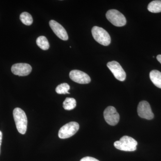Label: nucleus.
Returning <instances> with one entry per match:
<instances>
[{
    "instance_id": "ddd939ff",
    "label": "nucleus",
    "mask_w": 161,
    "mask_h": 161,
    "mask_svg": "<svg viewBox=\"0 0 161 161\" xmlns=\"http://www.w3.org/2000/svg\"><path fill=\"white\" fill-rule=\"evenodd\" d=\"M148 10L151 13H157L161 12V1L156 0L149 3L148 6Z\"/></svg>"
},
{
    "instance_id": "9b49d317",
    "label": "nucleus",
    "mask_w": 161,
    "mask_h": 161,
    "mask_svg": "<svg viewBox=\"0 0 161 161\" xmlns=\"http://www.w3.org/2000/svg\"><path fill=\"white\" fill-rule=\"evenodd\" d=\"M49 26L58 38L64 41L68 40V36L66 30L60 23L55 20H52L50 21Z\"/></svg>"
},
{
    "instance_id": "20e7f679",
    "label": "nucleus",
    "mask_w": 161,
    "mask_h": 161,
    "mask_svg": "<svg viewBox=\"0 0 161 161\" xmlns=\"http://www.w3.org/2000/svg\"><path fill=\"white\" fill-rule=\"evenodd\" d=\"M107 19L113 25L118 27L125 26L126 24V19L122 14L116 9H110L106 14Z\"/></svg>"
},
{
    "instance_id": "f3484780",
    "label": "nucleus",
    "mask_w": 161,
    "mask_h": 161,
    "mask_svg": "<svg viewBox=\"0 0 161 161\" xmlns=\"http://www.w3.org/2000/svg\"><path fill=\"white\" fill-rule=\"evenodd\" d=\"M69 89V86L67 83H63L60 84L57 87L56 92L58 94H69L68 92Z\"/></svg>"
},
{
    "instance_id": "dca6fc26",
    "label": "nucleus",
    "mask_w": 161,
    "mask_h": 161,
    "mask_svg": "<svg viewBox=\"0 0 161 161\" xmlns=\"http://www.w3.org/2000/svg\"><path fill=\"white\" fill-rule=\"evenodd\" d=\"M20 19L23 24L26 26L31 25L33 23V18L31 15L26 12L22 13L20 14Z\"/></svg>"
},
{
    "instance_id": "6e6552de",
    "label": "nucleus",
    "mask_w": 161,
    "mask_h": 161,
    "mask_svg": "<svg viewBox=\"0 0 161 161\" xmlns=\"http://www.w3.org/2000/svg\"><path fill=\"white\" fill-rule=\"evenodd\" d=\"M137 113L141 118L148 120L153 119L154 117L150 104L146 101H142L138 104Z\"/></svg>"
},
{
    "instance_id": "2eb2a0df",
    "label": "nucleus",
    "mask_w": 161,
    "mask_h": 161,
    "mask_svg": "<svg viewBox=\"0 0 161 161\" xmlns=\"http://www.w3.org/2000/svg\"><path fill=\"white\" fill-rule=\"evenodd\" d=\"M76 106V101L75 98H67L64 101L63 107L66 110L74 109Z\"/></svg>"
},
{
    "instance_id": "1a4fd4ad",
    "label": "nucleus",
    "mask_w": 161,
    "mask_h": 161,
    "mask_svg": "<svg viewBox=\"0 0 161 161\" xmlns=\"http://www.w3.org/2000/svg\"><path fill=\"white\" fill-rule=\"evenodd\" d=\"M69 77L73 81L81 84L89 83L91 81V78L87 74L78 70H72L70 72Z\"/></svg>"
},
{
    "instance_id": "a211bd4d",
    "label": "nucleus",
    "mask_w": 161,
    "mask_h": 161,
    "mask_svg": "<svg viewBox=\"0 0 161 161\" xmlns=\"http://www.w3.org/2000/svg\"><path fill=\"white\" fill-rule=\"evenodd\" d=\"M80 161H99L97 159L91 157H86L80 159Z\"/></svg>"
},
{
    "instance_id": "f03ea898",
    "label": "nucleus",
    "mask_w": 161,
    "mask_h": 161,
    "mask_svg": "<svg viewBox=\"0 0 161 161\" xmlns=\"http://www.w3.org/2000/svg\"><path fill=\"white\" fill-rule=\"evenodd\" d=\"M114 147L118 150L125 151H134L136 150L137 142L132 137L125 136L119 141H116Z\"/></svg>"
},
{
    "instance_id": "f8f14e48",
    "label": "nucleus",
    "mask_w": 161,
    "mask_h": 161,
    "mask_svg": "<svg viewBox=\"0 0 161 161\" xmlns=\"http://www.w3.org/2000/svg\"><path fill=\"white\" fill-rule=\"evenodd\" d=\"M150 77L153 84L161 89V72L157 70H153L150 72Z\"/></svg>"
},
{
    "instance_id": "4468645a",
    "label": "nucleus",
    "mask_w": 161,
    "mask_h": 161,
    "mask_svg": "<svg viewBox=\"0 0 161 161\" xmlns=\"http://www.w3.org/2000/svg\"><path fill=\"white\" fill-rule=\"evenodd\" d=\"M37 45H38L41 49L43 50H47L49 49V43L48 40L46 37L44 36H40L37 39Z\"/></svg>"
},
{
    "instance_id": "39448f33",
    "label": "nucleus",
    "mask_w": 161,
    "mask_h": 161,
    "mask_svg": "<svg viewBox=\"0 0 161 161\" xmlns=\"http://www.w3.org/2000/svg\"><path fill=\"white\" fill-rule=\"evenodd\" d=\"M79 129V124L76 122H70L61 127L58 132L60 139L69 138L75 135Z\"/></svg>"
},
{
    "instance_id": "7ed1b4c3",
    "label": "nucleus",
    "mask_w": 161,
    "mask_h": 161,
    "mask_svg": "<svg viewBox=\"0 0 161 161\" xmlns=\"http://www.w3.org/2000/svg\"><path fill=\"white\" fill-rule=\"evenodd\" d=\"M92 32L93 38L101 45L108 46L111 43V37L105 30L95 26L92 28Z\"/></svg>"
},
{
    "instance_id": "f257e3e1",
    "label": "nucleus",
    "mask_w": 161,
    "mask_h": 161,
    "mask_svg": "<svg viewBox=\"0 0 161 161\" xmlns=\"http://www.w3.org/2000/svg\"><path fill=\"white\" fill-rule=\"evenodd\" d=\"M13 114L18 131L21 134H25L27 126V119L26 113L22 109L17 108L14 110Z\"/></svg>"
},
{
    "instance_id": "6ab92c4d",
    "label": "nucleus",
    "mask_w": 161,
    "mask_h": 161,
    "mask_svg": "<svg viewBox=\"0 0 161 161\" xmlns=\"http://www.w3.org/2000/svg\"><path fill=\"white\" fill-rule=\"evenodd\" d=\"M2 139H3V133L0 131V150H1V144H2Z\"/></svg>"
},
{
    "instance_id": "aec40b11",
    "label": "nucleus",
    "mask_w": 161,
    "mask_h": 161,
    "mask_svg": "<svg viewBox=\"0 0 161 161\" xmlns=\"http://www.w3.org/2000/svg\"><path fill=\"white\" fill-rule=\"evenodd\" d=\"M157 59L161 64V55H158L157 57Z\"/></svg>"
},
{
    "instance_id": "9d476101",
    "label": "nucleus",
    "mask_w": 161,
    "mask_h": 161,
    "mask_svg": "<svg viewBox=\"0 0 161 161\" xmlns=\"http://www.w3.org/2000/svg\"><path fill=\"white\" fill-rule=\"evenodd\" d=\"M31 66L26 63H17L11 67V71L14 75L19 76H26L31 73Z\"/></svg>"
},
{
    "instance_id": "0eeeda50",
    "label": "nucleus",
    "mask_w": 161,
    "mask_h": 161,
    "mask_svg": "<svg viewBox=\"0 0 161 161\" xmlns=\"http://www.w3.org/2000/svg\"><path fill=\"white\" fill-rule=\"evenodd\" d=\"M107 66L117 80L122 81L125 80L126 77L125 72L118 62L116 61L109 62L107 64Z\"/></svg>"
},
{
    "instance_id": "423d86ee",
    "label": "nucleus",
    "mask_w": 161,
    "mask_h": 161,
    "mask_svg": "<svg viewBox=\"0 0 161 161\" xmlns=\"http://www.w3.org/2000/svg\"><path fill=\"white\" fill-rule=\"evenodd\" d=\"M104 118L110 125L115 126L118 123L119 115L114 107H107L103 112Z\"/></svg>"
}]
</instances>
